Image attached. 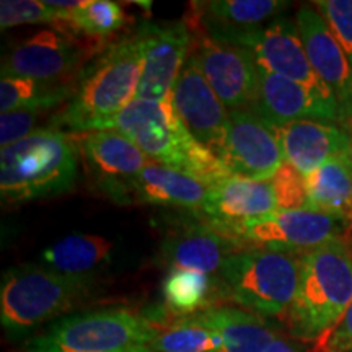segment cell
Listing matches in <instances>:
<instances>
[{
  "instance_id": "obj_1",
  "label": "cell",
  "mask_w": 352,
  "mask_h": 352,
  "mask_svg": "<svg viewBox=\"0 0 352 352\" xmlns=\"http://www.w3.org/2000/svg\"><path fill=\"white\" fill-rule=\"evenodd\" d=\"M144 69V34L108 44L85 65L77 78L72 98L56 111L50 127L72 134L104 131L114 118L134 101Z\"/></svg>"
},
{
  "instance_id": "obj_2",
  "label": "cell",
  "mask_w": 352,
  "mask_h": 352,
  "mask_svg": "<svg viewBox=\"0 0 352 352\" xmlns=\"http://www.w3.org/2000/svg\"><path fill=\"white\" fill-rule=\"evenodd\" d=\"M352 303V243L349 239L302 253L297 296L284 316L290 336L316 342L340 323Z\"/></svg>"
},
{
  "instance_id": "obj_3",
  "label": "cell",
  "mask_w": 352,
  "mask_h": 352,
  "mask_svg": "<svg viewBox=\"0 0 352 352\" xmlns=\"http://www.w3.org/2000/svg\"><path fill=\"white\" fill-rule=\"evenodd\" d=\"M80 151L72 132L39 127L2 147L0 195L8 204L50 199L70 192L78 178Z\"/></svg>"
},
{
  "instance_id": "obj_4",
  "label": "cell",
  "mask_w": 352,
  "mask_h": 352,
  "mask_svg": "<svg viewBox=\"0 0 352 352\" xmlns=\"http://www.w3.org/2000/svg\"><path fill=\"white\" fill-rule=\"evenodd\" d=\"M118 131L155 164L199 178L209 186L232 176L222 160L192 138L171 98L131 101L104 131Z\"/></svg>"
},
{
  "instance_id": "obj_5",
  "label": "cell",
  "mask_w": 352,
  "mask_h": 352,
  "mask_svg": "<svg viewBox=\"0 0 352 352\" xmlns=\"http://www.w3.org/2000/svg\"><path fill=\"white\" fill-rule=\"evenodd\" d=\"M94 276L60 274L39 264H21L3 274L0 289V321L8 334L33 329L67 314L94 296Z\"/></svg>"
},
{
  "instance_id": "obj_6",
  "label": "cell",
  "mask_w": 352,
  "mask_h": 352,
  "mask_svg": "<svg viewBox=\"0 0 352 352\" xmlns=\"http://www.w3.org/2000/svg\"><path fill=\"white\" fill-rule=\"evenodd\" d=\"M302 253L245 248L230 254L219 272L222 297L258 316L287 315L297 296Z\"/></svg>"
},
{
  "instance_id": "obj_7",
  "label": "cell",
  "mask_w": 352,
  "mask_h": 352,
  "mask_svg": "<svg viewBox=\"0 0 352 352\" xmlns=\"http://www.w3.org/2000/svg\"><path fill=\"white\" fill-rule=\"evenodd\" d=\"M157 323L124 308L64 316L30 342V352H157Z\"/></svg>"
},
{
  "instance_id": "obj_8",
  "label": "cell",
  "mask_w": 352,
  "mask_h": 352,
  "mask_svg": "<svg viewBox=\"0 0 352 352\" xmlns=\"http://www.w3.org/2000/svg\"><path fill=\"white\" fill-rule=\"evenodd\" d=\"M103 41L59 30H41L10 47L2 59V77L43 83H76L83 65L104 50Z\"/></svg>"
},
{
  "instance_id": "obj_9",
  "label": "cell",
  "mask_w": 352,
  "mask_h": 352,
  "mask_svg": "<svg viewBox=\"0 0 352 352\" xmlns=\"http://www.w3.org/2000/svg\"><path fill=\"white\" fill-rule=\"evenodd\" d=\"M215 226L241 248L292 253H307L331 240L347 239L352 228L346 220L310 209L277 210L264 219Z\"/></svg>"
},
{
  "instance_id": "obj_10",
  "label": "cell",
  "mask_w": 352,
  "mask_h": 352,
  "mask_svg": "<svg viewBox=\"0 0 352 352\" xmlns=\"http://www.w3.org/2000/svg\"><path fill=\"white\" fill-rule=\"evenodd\" d=\"M188 25L201 28L217 41L246 47L253 52L258 65L266 72L290 78L314 90L331 94L311 69L297 23L290 19H276L271 23L253 28H217L189 21Z\"/></svg>"
},
{
  "instance_id": "obj_11",
  "label": "cell",
  "mask_w": 352,
  "mask_h": 352,
  "mask_svg": "<svg viewBox=\"0 0 352 352\" xmlns=\"http://www.w3.org/2000/svg\"><path fill=\"white\" fill-rule=\"evenodd\" d=\"M192 30L191 57L220 101L230 109H250L256 96L259 65L253 52L209 36L196 26Z\"/></svg>"
},
{
  "instance_id": "obj_12",
  "label": "cell",
  "mask_w": 352,
  "mask_h": 352,
  "mask_svg": "<svg viewBox=\"0 0 352 352\" xmlns=\"http://www.w3.org/2000/svg\"><path fill=\"white\" fill-rule=\"evenodd\" d=\"M219 158L232 175L256 182H270L285 164L274 127L252 109L228 111Z\"/></svg>"
},
{
  "instance_id": "obj_13",
  "label": "cell",
  "mask_w": 352,
  "mask_h": 352,
  "mask_svg": "<svg viewBox=\"0 0 352 352\" xmlns=\"http://www.w3.org/2000/svg\"><path fill=\"white\" fill-rule=\"evenodd\" d=\"M250 109L271 127L302 120L331 121L346 126L340 103L333 94L314 90L261 67L256 96Z\"/></svg>"
},
{
  "instance_id": "obj_14",
  "label": "cell",
  "mask_w": 352,
  "mask_h": 352,
  "mask_svg": "<svg viewBox=\"0 0 352 352\" xmlns=\"http://www.w3.org/2000/svg\"><path fill=\"white\" fill-rule=\"evenodd\" d=\"M74 135L100 191L113 201L127 204L132 179L151 164L147 155L118 131H91Z\"/></svg>"
},
{
  "instance_id": "obj_15",
  "label": "cell",
  "mask_w": 352,
  "mask_h": 352,
  "mask_svg": "<svg viewBox=\"0 0 352 352\" xmlns=\"http://www.w3.org/2000/svg\"><path fill=\"white\" fill-rule=\"evenodd\" d=\"M144 69L134 100L162 101L170 98L192 47V30L186 21L170 25L145 23Z\"/></svg>"
},
{
  "instance_id": "obj_16",
  "label": "cell",
  "mask_w": 352,
  "mask_h": 352,
  "mask_svg": "<svg viewBox=\"0 0 352 352\" xmlns=\"http://www.w3.org/2000/svg\"><path fill=\"white\" fill-rule=\"evenodd\" d=\"M170 98L176 114L192 138L220 157L228 111L191 57H188L182 69Z\"/></svg>"
},
{
  "instance_id": "obj_17",
  "label": "cell",
  "mask_w": 352,
  "mask_h": 352,
  "mask_svg": "<svg viewBox=\"0 0 352 352\" xmlns=\"http://www.w3.org/2000/svg\"><path fill=\"white\" fill-rule=\"evenodd\" d=\"M296 23L311 69L340 103L346 122H352V67L346 52L318 8H298Z\"/></svg>"
},
{
  "instance_id": "obj_18",
  "label": "cell",
  "mask_w": 352,
  "mask_h": 352,
  "mask_svg": "<svg viewBox=\"0 0 352 352\" xmlns=\"http://www.w3.org/2000/svg\"><path fill=\"white\" fill-rule=\"evenodd\" d=\"M241 246L215 223L189 222L166 233L160 245V258L171 270L197 271L219 276L226 259Z\"/></svg>"
},
{
  "instance_id": "obj_19",
  "label": "cell",
  "mask_w": 352,
  "mask_h": 352,
  "mask_svg": "<svg viewBox=\"0 0 352 352\" xmlns=\"http://www.w3.org/2000/svg\"><path fill=\"white\" fill-rule=\"evenodd\" d=\"M284 162L302 176L314 173L328 160L352 147V132L327 121L302 120L274 127Z\"/></svg>"
},
{
  "instance_id": "obj_20",
  "label": "cell",
  "mask_w": 352,
  "mask_h": 352,
  "mask_svg": "<svg viewBox=\"0 0 352 352\" xmlns=\"http://www.w3.org/2000/svg\"><path fill=\"white\" fill-rule=\"evenodd\" d=\"M202 210L215 223H239L267 217L279 206L271 179L256 182L232 175L210 186Z\"/></svg>"
},
{
  "instance_id": "obj_21",
  "label": "cell",
  "mask_w": 352,
  "mask_h": 352,
  "mask_svg": "<svg viewBox=\"0 0 352 352\" xmlns=\"http://www.w3.org/2000/svg\"><path fill=\"white\" fill-rule=\"evenodd\" d=\"M209 189V184L196 176L151 162L132 179L129 202L202 210Z\"/></svg>"
},
{
  "instance_id": "obj_22",
  "label": "cell",
  "mask_w": 352,
  "mask_h": 352,
  "mask_svg": "<svg viewBox=\"0 0 352 352\" xmlns=\"http://www.w3.org/2000/svg\"><path fill=\"white\" fill-rule=\"evenodd\" d=\"M307 209L352 223V147L305 176Z\"/></svg>"
},
{
  "instance_id": "obj_23",
  "label": "cell",
  "mask_w": 352,
  "mask_h": 352,
  "mask_svg": "<svg viewBox=\"0 0 352 352\" xmlns=\"http://www.w3.org/2000/svg\"><path fill=\"white\" fill-rule=\"evenodd\" d=\"M113 241L90 233H74L41 253L47 267L60 274L88 277L111 258Z\"/></svg>"
},
{
  "instance_id": "obj_24",
  "label": "cell",
  "mask_w": 352,
  "mask_h": 352,
  "mask_svg": "<svg viewBox=\"0 0 352 352\" xmlns=\"http://www.w3.org/2000/svg\"><path fill=\"white\" fill-rule=\"evenodd\" d=\"M287 3L279 0H212L192 2L189 23L217 28H253L283 12Z\"/></svg>"
},
{
  "instance_id": "obj_25",
  "label": "cell",
  "mask_w": 352,
  "mask_h": 352,
  "mask_svg": "<svg viewBox=\"0 0 352 352\" xmlns=\"http://www.w3.org/2000/svg\"><path fill=\"white\" fill-rule=\"evenodd\" d=\"M157 352H214L223 344L222 329L212 308L191 316H182L166 327L157 323Z\"/></svg>"
},
{
  "instance_id": "obj_26",
  "label": "cell",
  "mask_w": 352,
  "mask_h": 352,
  "mask_svg": "<svg viewBox=\"0 0 352 352\" xmlns=\"http://www.w3.org/2000/svg\"><path fill=\"white\" fill-rule=\"evenodd\" d=\"M215 292L222 297L219 277L212 279L197 271L171 270L164 280L166 307L179 318L210 310Z\"/></svg>"
},
{
  "instance_id": "obj_27",
  "label": "cell",
  "mask_w": 352,
  "mask_h": 352,
  "mask_svg": "<svg viewBox=\"0 0 352 352\" xmlns=\"http://www.w3.org/2000/svg\"><path fill=\"white\" fill-rule=\"evenodd\" d=\"M212 310L223 334V344L214 352H263L276 336L261 316L230 307Z\"/></svg>"
},
{
  "instance_id": "obj_28",
  "label": "cell",
  "mask_w": 352,
  "mask_h": 352,
  "mask_svg": "<svg viewBox=\"0 0 352 352\" xmlns=\"http://www.w3.org/2000/svg\"><path fill=\"white\" fill-rule=\"evenodd\" d=\"M76 83H43L23 77H2L0 109L2 113L30 108L51 111L72 98Z\"/></svg>"
},
{
  "instance_id": "obj_29",
  "label": "cell",
  "mask_w": 352,
  "mask_h": 352,
  "mask_svg": "<svg viewBox=\"0 0 352 352\" xmlns=\"http://www.w3.org/2000/svg\"><path fill=\"white\" fill-rule=\"evenodd\" d=\"M72 30L80 36L103 41L120 32L129 16L124 8L111 0H83L82 7L72 12Z\"/></svg>"
},
{
  "instance_id": "obj_30",
  "label": "cell",
  "mask_w": 352,
  "mask_h": 352,
  "mask_svg": "<svg viewBox=\"0 0 352 352\" xmlns=\"http://www.w3.org/2000/svg\"><path fill=\"white\" fill-rule=\"evenodd\" d=\"M72 12L57 10L38 0H2L0 3V26L2 30L19 25H51L59 32L76 34L72 30Z\"/></svg>"
},
{
  "instance_id": "obj_31",
  "label": "cell",
  "mask_w": 352,
  "mask_h": 352,
  "mask_svg": "<svg viewBox=\"0 0 352 352\" xmlns=\"http://www.w3.org/2000/svg\"><path fill=\"white\" fill-rule=\"evenodd\" d=\"M271 183L272 188H274L279 210L307 209L308 199L305 176H302L296 168L284 164L279 171L272 176Z\"/></svg>"
},
{
  "instance_id": "obj_32",
  "label": "cell",
  "mask_w": 352,
  "mask_h": 352,
  "mask_svg": "<svg viewBox=\"0 0 352 352\" xmlns=\"http://www.w3.org/2000/svg\"><path fill=\"white\" fill-rule=\"evenodd\" d=\"M314 6L328 21L352 67V0H320Z\"/></svg>"
},
{
  "instance_id": "obj_33",
  "label": "cell",
  "mask_w": 352,
  "mask_h": 352,
  "mask_svg": "<svg viewBox=\"0 0 352 352\" xmlns=\"http://www.w3.org/2000/svg\"><path fill=\"white\" fill-rule=\"evenodd\" d=\"M47 113H50V109L38 108L2 113V116H0V144H2V147L19 142V140L33 134L34 131H38V122Z\"/></svg>"
},
{
  "instance_id": "obj_34",
  "label": "cell",
  "mask_w": 352,
  "mask_h": 352,
  "mask_svg": "<svg viewBox=\"0 0 352 352\" xmlns=\"http://www.w3.org/2000/svg\"><path fill=\"white\" fill-rule=\"evenodd\" d=\"M311 352H352V303L340 323L314 342Z\"/></svg>"
},
{
  "instance_id": "obj_35",
  "label": "cell",
  "mask_w": 352,
  "mask_h": 352,
  "mask_svg": "<svg viewBox=\"0 0 352 352\" xmlns=\"http://www.w3.org/2000/svg\"><path fill=\"white\" fill-rule=\"evenodd\" d=\"M263 352H305L300 346L285 336H276Z\"/></svg>"
},
{
  "instance_id": "obj_36",
  "label": "cell",
  "mask_w": 352,
  "mask_h": 352,
  "mask_svg": "<svg viewBox=\"0 0 352 352\" xmlns=\"http://www.w3.org/2000/svg\"><path fill=\"white\" fill-rule=\"evenodd\" d=\"M26 352H30V351H26Z\"/></svg>"
}]
</instances>
